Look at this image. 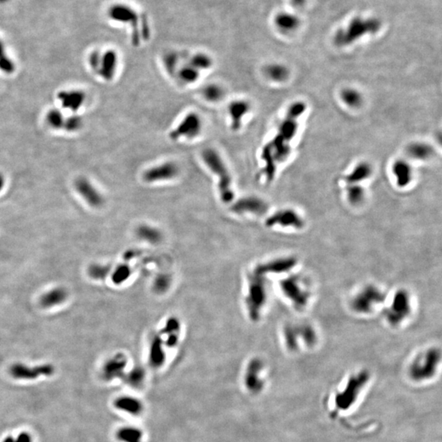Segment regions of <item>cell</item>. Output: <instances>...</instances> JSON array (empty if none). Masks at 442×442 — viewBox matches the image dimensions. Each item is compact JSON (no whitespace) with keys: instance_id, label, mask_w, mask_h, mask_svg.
<instances>
[{"instance_id":"cell-37","label":"cell","mask_w":442,"mask_h":442,"mask_svg":"<svg viewBox=\"0 0 442 442\" xmlns=\"http://www.w3.org/2000/svg\"><path fill=\"white\" fill-rule=\"evenodd\" d=\"M180 326L178 320L176 318H171L166 321V327L164 329V332L167 337V344L169 347H175L179 336Z\"/></svg>"},{"instance_id":"cell-52","label":"cell","mask_w":442,"mask_h":442,"mask_svg":"<svg viewBox=\"0 0 442 442\" xmlns=\"http://www.w3.org/2000/svg\"><path fill=\"white\" fill-rule=\"evenodd\" d=\"M9 0H0V3H7Z\"/></svg>"},{"instance_id":"cell-7","label":"cell","mask_w":442,"mask_h":442,"mask_svg":"<svg viewBox=\"0 0 442 442\" xmlns=\"http://www.w3.org/2000/svg\"><path fill=\"white\" fill-rule=\"evenodd\" d=\"M284 346L290 352H297L301 347L312 349L319 342L316 328L308 322L287 323L282 330Z\"/></svg>"},{"instance_id":"cell-12","label":"cell","mask_w":442,"mask_h":442,"mask_svg":"<svg viewBox=\"0 0 442 442\" xmlns=\"http://www.w3.org/2000/svg\"><path fill=\"white\" fill-rule=\"evenodd\" d=\"M265 225L271 229L301 231L306 226V221L294 209L284 208L270 215L265 221Z\"/></svg>"},{"instance_id":"cell-49","label":"cell","mask_w":442,"mask_h":442,"mask_svg":"<svg viewBox=\"0 0 442 442\" xmlns=\"http://www.w3.org/2000/svg\"><path fill=\"white\" fill-rule=\"evenodd\" d=\"M291 3L296 7H302L306 3L307 0H291Z\"/></svg>"},{"instance_id":"cell-23","label":"cell","mask_w":442,"mask_h":442,"mask_svg":"<svg viewBox=\"0 0 442 442\" xmlns=\"http://www.w3.org/2000/svg\"><path fill=\"white\" fill-rule=\"evenodd\" d=\"M86 93L81 90H63L58 93V100L63 108L77 111L86 101Z\"/></svg>"},{"instance_id":"cell-38","label":"cell","mask_w":442,"mask_h":442,"mask_svg":"<svg viewBox=\"0 0 442 442\" xmlns=\"http://www.w3.org/2000/svg\"><path fill=\"white\" fill-rule=\"evenodd\" d=\"M116 407L119 410L130 413V414H136L140 411L141 404L136 399L131 397H121L116 399L115 403Z\"/></svg>"},{"instance_id":"cell-11","label":"cell","mask_w":442,"mask_h":442,"mask_svg":"<svg viewBox=\"0 0 442 442\" xmlns=\"http://www.w3.org/2000/svg\"><path fill=\"white\" fill-rule=\"evenodd\" d=\"M370 380V373L361 370L352 375L347 381L344 389L335 397L336 407L339 410H347L356 401L357 398Z\"/></svg>"},{"instance_id":"cell-14","label":"cell","mask_w":442,"mask_h":442,"mask_svg":"<svg viewBox=\"0 0 442 442\" xmlns=\"http://www.w3.org/2000/svg\"><path fill=\"white\" fill-rule=\"evenodd\" d=\"M179 166L174 161H164L146 169L142 174L143 180L147 183H156L173 180L179 176Z\"/></svg>"},{"instance_id":"cell-3","label":"cell","mask_w":442,"mask_h":442,"mask_svg":"<svg viewBox=\"0 0 442 442\" xmlns=\"http://www.w3.org/2000/svg\"><path fill=\"white\" fill-rule=\"evenodd\" d=\"M388 293L379 285L364 284L352 294L349 300L351 311L359 317H369L381 312Z\"/></svg>"},{"instance_id":"cell-16","label":"cell","mask_w":442,"mask_h":442,"mask_svg":"<svg viewBox=\"0 0 442 442\" xmlns=\"http://www.w3.org/2000/svg\"><path fill=\"white\" fill-rule=\"evenodd\" d=\"M9 372L15 379L35 380L43 376H52L55 372V369L50 364L30 367L22 363H16L11 366Z\"/></svg>"},{"instance_id":"cell-15","label":"cell","mask_w":442,"mask_h":442,"mask_svg":"<svg viewBox=\"0 0 442 442\" xmlns=\"http://www.w3.org/2000/svg\"><path fill=\"white\" fill-rule=\"evenodd\" d=\"M298 265V259L296 256H285L277 257L265 262L257 266L255 270L266 277L269 274L287 275L291 274L296 269Z\"/></svg>"},{"instance_id":"cell-19","label":"cell","mask_w":442,"mask_h":442,"mask_svg":"<svg viewBox=\"0 0 442 442\" xmlns=\"http://www.w3.org/2000/svg\"><path fill=\"white\" fill-rule=\"evenodd\" d=\"M75 187L80 195L86 200L87 203L93 207H100L104 203V199L100 192L93 186L90 181L85 177L77 178Z\"/></svg>"},{"instance_id":"cell-8","label":"cell","mask_w":442,"mask_h":442,"mask_svg":"<svg viewBox=\"0 0 442 442\" xmlns=\"http://www.w3.org/2000/svg\"><path fill=\"white\" fill-rule=\"evenodd\" d=\"M246 291L245 307L247 314L251 321L258 322L268 300L266 277L255 270L249 275Z\"/></svg>"},{"instance_id":"cell-25","label":"cell","mask_w":442,"mask_h":442,"mask_svg":"<svg viewBox=\"0 0 442 442\" xmlns=\"http://www.w3.org/2000/svg\"><path fill=\"white\" fill-rule=\"evenodd\" d=\"M373 173L372 166L370 163L363 161L357 164L347 176H345L346 184H361L362 182L370 178Z\"/></svg>"},{"instance_id":"cell-47","label":"cell","mask_w":442,"mask_h":442,"mask_svg":"<svg viewBox=\"0 0 442 442\" xmlns=\"http://www.w3.org/2000/svg\"><path fill=\"white\" fill-rule=\"evenodd\" d=\"M14 442H33L32 437L28 432H20L17 437H14Z\"/></svg>"},{"instance_id":"cell-27","label":"cell","mask_w":442,"mask_h":442,"mask_svg":"<svg viewBox=\"0 0 442 442\" xmlns=\"http://www.w3.org/2000/svg\"><path fill=\"white\" fill-rule=\"evenodd\" d=\"M201 77V71L194 67L189 63H185L179 66L176 71L175 78L182 85H192L196 83Z\"/></svg>"},{"instance_id":"cell-18","label":"cell","mask_w":442,"mask_h":442,"mask_svg":"<svg viewBox=\"0 0 442 442\" xmlns=\"http://www.w3.org/2000/svg\"><path fill=\"white\" fill-rule=\"evenodd\" d=\"M251 104L245 99L232 101L228 106L230 128L234 132L240 131L243 124V120L251 110Z\"/></svg>"},{"instance_id":"cell-13","label":"cell","mask_w":442,"mask_h":442,"mask_svg":"<svg viewBox=\"0 0 442 442\" xmlns=\"http://www.w3.org/2000/svg\"><path fill=\"white\" fill-rule=\"evenodd\" d=\"M202 131V120L199 113L191 111L181 119L178 125L170 131L169 138L172 141L182 138L194 139L200 135Z\"/></svg>"},{"instance_id":"cell-48","label":"cell","mask_w":442,"mask_h":442,"mask_svg":"<svg viewBox=\"0 0 442 442\" xmlns=\"http://www.w3.org/2000/svg\"><path fill=\"white\" fill-rule=\"evenodd\" d=\"M8 56L6 55L5 50H4V46L3 43L0 41V60H3L4 58H7Z\"/></svg>"},{"instance_id":"cell-34","label":"cell","mask_w":442,"mask_h":442,"mask_svg":"<svg viewBox=\"0 0 442 442\" xmlns=\"http://www.w3.org/2000/svg\"><path fill=\"white\" fill-rule=\"evenodd\" d=\"M137 235L143 241L149 243L156 244L161 240V233L155 227L142 224L136 230Z\"/></svg>"},{"instance_id":"cell-1","label":"cell","mask_w":442,"mask_h":442,"mask_svg":"<svg viewBox=\"0 0 442 442\" xmlns=\"http://www.w3.org/2000/svg\"><path fill=\"white\" fill-rule=\"evenodd\" d=\"M307 110L302 101H297L289 106L286 115L279 124L275 135L263 147L261 154L264 166L263 175L267 181L273 180L279 165L288 158L291 151V142L297 135L299 119Z\"/></svg>"},{"instance_id":"cell-45","label":"cell","mask_w":442,"mask_h":442,"mask_svg":"<svg viewBox=\"0 0 442 442\" xmlns=\"http://www.w3.org/2000/svg\"><path fill=\"white\" fill-rule=\"evenodd\" d=\"M82 126H83V120L81 116L73 115V116L65 119L63 129L68 132H76V131L81 130Z\"/></svg>"},{"instance_id":"cell-35","label":"cell","mask_w":442,"mask_h":442,"mask_svg":"<svg viewBox=\"0 0 442 442\" xmlns=\"http://www.w3.org/2000/svg\"><path fill=\"white\" fill-rule=\"evenodd\" d=\"M340 98L342 99V103L349 108H359L363 103L361 93L355 88H343L340 93Z\"/></svg>"},{"instance_id":"cell-51","label":"cell","mask_w":442,"mask_h":442,"mask_svg":"<svg viewBox=\"0 0 442 442\" xmlns=\"http://www.w3.org/2000/svg\"><path fill=\"white\" fill-rule=\"evenodd\" d=\"M2 442H14V437L13 436H8L3 440Z\"/></svg>"},{"instance_id":"cell-21","label":"cell","mask_w":442,"mask_h":442,"mask_svg":"<svg viewBox=\"0 0 442 442\" xmlns=\"http://www.w3.org/2000/svg\"><path fill=\"white\" fill-rule=\"evenodd\" d=\"M392 173L396 178L397 186L399 188L407 187L413 178V169L410 162L403 159H399L392 165Z\"/></svg>"},{"instance_id":"cell-28","label":"cell","mask_w":442,"mask_h":442,"mask_svg":"<svg viewBox=\"0 0 442 442\" xmlns=\"http://www.w3.org/2000/svg\"><path fill=\"white\" fill-rule=\"evenodd\" d=\"M67 297V291L63 287L52 289L41 297L40 303L44 308H51L65 302Z\"/></svg>"},{"instance_id":"cell-22","label":"cell","mask_w":442,"mask_h":442,"mask_svg":"<svg viewBox=\"0 0 442 442\" xmlns=\"http://www.w3.org/2000/svg\"><path fill=\"white\" fill-rule=\"evenodd\" d=\"M263 366V362L258 359H252L249 364L246 375V382L251 391L259 392L264 386V382L262 378Z\"/></svg>"},{"instance_id":"cell-43","label":"cell","mask_w":442,"mask_h":442,"mask_svg":"<svg viewBox=\"0 0 442 442\" xmlns=\"http://www.w3.org/2000/svg\"><path fill=\"white\" fill-rule=\"evenodd\" d=\"M110 265H108L94 264L92 265L88 269V274L91 278L97 280H102L108 276L110 271Z\"/></svg>"},{"instance_id":"cell-39","label":"cell","mask_w":442,"mask_h":442,"mask_svg":"<svg viewBox=\"0 0 442 442\" xmlns=\"http://www.w3.org/2000/svg\"><path fill=\"white\" fill-rule=\"evenodd\" d=\"M150 359L153 364L160 365L164 359V352L161 337H155L150 348Z\"/></svg>"},{"instance_id":"cell-20","label":"cell","mask_w":442,"mask_h":442,"mask_svg":"<svg viewBox=\"0 0 442 442\" xmlns=\"http://www.w3.org/2000/svg\"><path fill=\"white\" fill-rule=\"evenodd\" d=\"M118 54L113 49H109L102 53L100 66L98 74L104 81H110L116 76L118 67Z\"/></svg>"},{"instance_id":"cell-17","label":"cell","mask_w":442,"mask_h":442,"mask_svg":"<svg viewBox=\"0 0 442 442\" xmlns=\"http://www.w3.org/2000/svg\"><path fill=\"white\" fill-rule=\"evenodd\" d=\"M269 206L264 199L259 197L246 196L234 201L231 206V211L240 216L253 215L260 216L266 213Z\"/></svg>"},{"instance_id":"cell-29","label":"cell","mask_w":442,"mask_h":442,"mask_svg":"<svg viewBox=\"0 0 442 442\" xmlns=\"http://www.w3.org/2000/svg\"><path fill=\"white\" fill-rule=\"evenodd\" d=\"M407 154L411 158L425 161L432 157L434 150L432 146L424 142H415L408 146Z\"/></svg>"},{"instance_id":"cell-44","label":"cell","mask_w":442,"mask_h":442,"mask_svg":"<svg viewBox=\"0 0 442 442\" xmlns=\"http://www.w3.org/2000/svg\"><path fill=\"white\" fill-rule=\"evenodd\" d=\"M171 284V277L166 274H160L154 281V290L157 293H163L168 290Z\"/></svg>"},{"instance_id":"cell-50","label":"cell","mask_w":442,"mask_h":442,"mask_svg":"<svg viewBox=\"0 0 442 442\" xmlns=\"http://www.w3.org/2000/svg\"><path fill=\"white\" fill-rule=\"evenodd\" d=\"M4 183H5V179H4V177H3V175L0 173V191L3 189V186H4Z\"/></svg>"},{"instance_id":"cell-33","label":"cell","mask_w":442,"mask_h":442,"mask_svg":"<svg viewBox=\"0 0 442 442\" xmlns=\"http://www.w3.org/2000/svg\"><path fill=\"white\" fill-rule=\"evenodd\" d=\"M347 199L352 206H359L363 203L366 192L361 184H347L346 186Z\"/></svg>"},{"instance_id":"cell-4","label":"cell","mask_w":442,"mask_h":442,"mask_svg":"<svg viewBox=\"0 0 442 442\" xmlns=\"http://www.w3.org/2000/svg\"><path fill=\"white\" fill-rule=\"evenodd\" d=\"M279 288L284 298L297 311H303L311 303V285L302 274L295 272L287 274L279 282Z\"/></svg>"},{"instance_id":"cell-46","label":"cell","mask_w":442,"mask_h":442,"mask_svg":"<svg viewBox=\"0 0 442 442\" xmlns=\"http://www.w3.org/2000/svg\"><path fill=\"white\" fill-rule=\"evenodd\" d=\"M101 57H102V53L99 51L94 50L93 53H91L89 59H88L91 67L97 74H98L99 66H100Z\"/></svg>"},{"instance_id":"cell-41","label":"cell","mask_w":442,"mask_h":442,"mask_svg":"<svg viewBox=\"0 0 442 442\" xmlns=\"http://www.w3.org/2000/svg\"><path fill=\"white\" fill-rule=\"evenodd\" d=\"M117 438L123 442H139L142 438V434L138 430L131 427H125L119 430Z\"/></svg>"},{"instance_id":"cell-32","label":"cell","mask_w":442,"mask_h":442,"mask_svg":"<svg viewBox=\"0 0 442 442\" xmlns=\"http://www.w3.org/2000/svg\"><path fill=\"white\" fill-rule=\"evenodd\" d=\"M201 96L209 103H219L225 97V89L220 84H208L201 89Z\"/></svg>"},{"instance_id":"cell-9","label":"cell","mask_w":442,"mask_h":442,"mask_svg":"<svg viewBox=\"0 0 442 442\" xmlns=\"http://www.w3.org/2000/svg\"><path fill=\"white\" fill-rule=\"evenodd\" d=\"M442 362V352L437 347H428L420 352L410 363L408 373L415 382L431 379L437 374Z\"/></svg>"},{"instance_id":"cell-31","label":"cell","mask_w":442,"mask_h":442,"mask_svg":"<svg viewBox=\"0 0 442 442\" xmlns=\"http://www.w3.org/2000/svg\"><path fill=\"white\" fill-rule=\"evenodd\" d=\"M187 63L196 68L199 71L209 70L214 65L213 58L208 53L204 52H197L189 55L187 58Z\"/></svg>"},{"instance_id":"cell-40","label":"cell","mask_w":442,"mask_h":442,"mask_svg":"<svg viewBox=\"0 0 442 442\" xmlns=\"http://www.w3.org/2000/svg\"><path fill=\"white\" fill-rule=\"evenodd\" d=\"M46 121L51 128L60 130L63 129L65 118L60 110L58 109H52L46 115Z\"/></svg>"},{"instance_id":"cell-42","label":"cell","mask_w":442,"mask_h":442,"mask_svg":"<svg viewBox=\"0 0 442 442\" xmlns=\"http://www.w3.org/2000/svg\"><path fill=\"white\" fill-rule=\"evenodd\" d=\"M131 274V269L127 264L119 265L116 267L112 275H111V279L114 284L116 285L123 284L127 279L130 278Z\"/></svg>"},{"instance_id":"cell-24","label":"cell","mask_w":442,"mask_h":442,"mask_svg":"<svg viewBox=\"0 0 442 442\" xmlns=\"http://www.w3.org/2000/svg\"><path fill=\"white\" fill-rule=\"evenodd\" d=\"M126 366V358L122 354H117L106 362L103 369V377L107 381L116 378L123 374Z\"/></svg>"},{"instance_id":"cell-26","label":"cell","mask_w":442,"mask_h":442,"mask_svg":"<svg viewBox=\"0 0 442 442\" xmlns=\"http://www.w3.org/2000/svg\"><path fill=\"white\" fill-rule=\"evenodd\" d=\"M274 25L280 32L288 34L297 30L300 25L299 18L288 13H279L274 19Z\"/></svg>"},{"instance_id":"cell-30","label":"cell","mask_w":442,"mask_h":442,"mask_svg":"<svg viewBox=\"0 0 442 442\" xmlns=\"http://www.w3.org/2000/svg\"><path fill=\"white\" fill-rule=\"evenodd\" d=\"M265 76L276 83L284 82L289 77L288 68L280 63H270L264 68Z\"/></svg>"},{"instance_id":"cell-6","label":"cell","mask_w":442,"mask_h":442,"mask_svg":"<svg viewBox=\"0 0 442 442\" xmlns=\"http://www.w3.org/2000/svg\"><path fill=\"white\" fill-rule=\"evenodd\" d=\"M108 17L116 22L127 25L131 28V42L134 47H138L142 41L149 37L148 22L143 23V18L135 8L126 3H116L110 6Z\"/></svg>"},{"instance_id":"cell-10","label":"cell","mask_w":442,"mask_h":442,"mask_svg":"<svg viewBox=\"0 0 442 442\" xmlns=\"http://www.w3.org/2000/svg\"><path fill=\"white\" fill-rule=\"evenodd\" d=\"M381 22L376 18H353L345 28L337 30L334 35V43L339 47L350 45L367 35L377 33Z\"/></svg>"},{"instance_id":"cell-2","label":"cell","mask_w":442,"mask_h":442,"mask_svg":"<svg viewBox=\"0 0 442 442\" xmlns=\"http://www.w3.org/2000/svg\"><path fill=\"white\" fill-rule=\"evenodd\" d=\"M415 311L413 295L408 289L400 287L388 294L381 313L385 322L392 329H399L406 324Z\"/></svg>"},{"instance_id":"cell-5","label":"cell","mask_w":442,"mask_h":442,"mask_svg":"<svg viewBox=\"0 0 442 442\" xmlns=\"http://www.w3.org/2000/svg\"><path fill=\"white\" fill-rule=\"evenodd\" d=\"M201 158L209 171L217 178V188L221 201L229 204L234 200L233 178L224 159L214 149H204Z\"/></svg>"},{"instance_id":"cell-36","label":"cell","mask_w":442,"mask_h":442,"mask_svg":"<svg viewBox=\"0 0 442 442\" xmlns=\"http://www.w3.org/2000/svg\"><path fill=\"white\" fill-rule=\"evenodd\" d=\"M180 53L176 51H169L163 57V66L166 71L171 76H176V71L181 65Z\"/></svg>"}]
</instances>
